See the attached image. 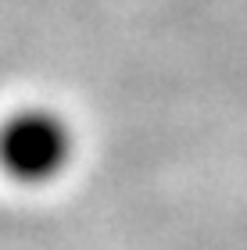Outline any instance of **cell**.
Returning <instances> with one entry per match:
<instances>
[{
  "label": "cell",
  "instance_id": "6da1fadb",
  "mask_svg": "<svg viewBox=\"0 0 247 250\" xmlns=\"http://www.w3.org/2000/svg\"><path fill=\"white\" fill-rule=\"evenodd\" d=\"M75 125L47 104L18 107L0 122V172L18 186H50L72 168Z\"/></svg>",
  "mask_w": 247,
  "mask_h": 250
}]
</instances>
